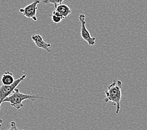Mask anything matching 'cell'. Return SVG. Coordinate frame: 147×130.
Returning a JSON list of instances; mask_svg holds the SVG:
<instances>
[{
	"mask_svg": "<svg viewBox=\"0 0 147 130\" xmlns=\"http://www.w3.org/2000/svg\"><path fill=\"white\" fill-rule=\"evenodd\" d=\"M64 0H43L44 4H53L55 6V8L59 5L62 4Z\"/></svg>",
	"mask_w": 147,
	"mask_h": 130,
	"instance_id": "obj_10",
	"label": "cell"
},
{
	"mask_svg": "<svg viewBox=\"0 0 147 130\" xmlns=\"http://www.w3.org/2000/svg\"><path fill=\"white\" fill-rule=\"evenodd\" d=\"M51 17L52 22L55 23H59L62 22V20L65 19V18L63 16L61 13H59L56 10H54L52 15H50Z\"/></svg>",
	"mask_w": 147,
	"mask_h": 130,
	"instance_id": "obj_9",
	"label": "cell"
},
{
	"mask_svg": "<svg viewBox=\"0 0 147 130\" xmlns=\"http://www.w3.org/2000/svg\"><path fill=\"white\" fill-rule=\"evenodd\" d=\"M26 75H23L19 78L18 79H15V82L10 85H4L0 86V110L1 109V104L3 101L6 98L9 96L11 94L13 91L20 84L26 79Z\"/></svg>",
	"mask_w": 147,
	"mask_h": 130,
	"instance_id": "obj_3",
	"label": "cell"
},
{
	"mask_svg": "<svg viewBox=\"0 0 147 130\" xmlns=\"http://www.w3.org/2000/svg\"><path fill=\"white\" fill-rule=\"evenodd\" d=\"M55 10L57 11L59 13H61L65 18H66V17H68L71 13V9L66 5H59L57 6V8H55Z\"/></svg>",
	"mask_w": 147,
	"mask_h": 130,
	"instance_id": "obj_7",
	"label": "cell"
},
{
	"mask_svg": "<svg viewBox=\"0 0 147 130\" xmlns=\"http://www.w3.org/2000/svg\"><path fill=\"white\" fill-rule=\"evenodd\" d=\"M11 127H10V129H18V128L16 127V123H15V122H14V121H12V122H11Z\"/></svg>",
	"mask_w": 147,
	"mask_h": 130,
	"instance_id": "obj_11",
	"label": "cell"
},
{
	"mask_svg": "<svg viewBox=\"0 0 147 130\" xmlns=\"http://www.w3.org/2000/svg\"><path fill=\"white\" fill-rule=\"evenodd\" d=\"M79 20L81 23V36L84 41L90 46H93L96 43V38L92 37L86 26V16L84 14L79 15Z\"/></svg>",
	"mask_w": 147,
	"mask_h": 130,
	"instance_id": "obj_4",
	"label": "cell"
},
{
	"mask_svg": "<svg viewBox=\"0 0 147 130\" xmlns=\"http://www.w3.org/2000/svg\"><path fill=\"white\" fill-rule=\"evenodd\" d=\"M13 74L9 71H6L3 74L1 77V83L4 85H10L15 82Z\"/></svg>",
	"mask_w": 147,
	"mask_h": 130,
	"instance_id": "obj_8",
	"label": "cell"
},
{
	"mask_svg": "<svg viewBox=\"0 0 147 130\" xmlns=\"http://www.w3.org/2000/svg\"><path fill=\"white\" fill-rule=\"evenodd\" d=\"M43 100V97L39 95H31L21 93L18 88H15L13 93L9 96L3 100V103H9L11 106L16 109L17 110H20L24 106L23 101L25 100H31L35 101L38 100Z\"/></svg>",
	"mask_w": 147,
	"mask_h": 130,
	"instance_id": "obj_2",
	"label": "cell"
},
{
	"mask_svg": "<svg viewBox=\"0 0 147 130\" xmlns=\"http://www.w3.org/2000/svg\"><path fill=\"white\" fill-rule=\"evenodd\" d=\"M3 119H0V126H1V125H2V123H3Z\"/></svg>",
	"mask_w": 147,
	"mask_h": 130,
	"instance_id": "obj_12",
	"label": "cell"
},
{
	"mask_svg": "<svg viewBox=\"0 0 147 130\" xmlns=\"http://www.w3.org/2000/svg\"><path fill=\"white\" fill-rule=\"evenodd\" d=\"M31 40L38 48L47 51L48 53H50V48L51 47V44L45 42L40 34H33L31 36Z\"/></svg>",
	"mask_w": 147,
	"mask_h": 130,
	"instance_id": "obj_6",
	"label": "cell"
},
{
	"mask_svg": "<svg viewBox=\"0 0 147 130\" xmlns=\"http://www.w3.org/2000/svg\"><path fill=\"white\" fill-rule=\"evenodd\" d=\"M41 0H34V1L31 3V4L27 5L23 8L20 9V13L28 18L33 20L34 22H36L38 20L36 18V12L38 9V5L40 4Z\"/></svg>",
	"mask_w": 147,
	"mask_h": 130,
	"instance_id": "obj_5",
	"label": "cell"
},
{
	"mask_svg": "<svg viewBox=\"0 0 147 130\" xmlns=\"http://www.w3.org/2000/svg\"><path fill=\"white\" fill-rule=\"evenodd\" d=\"M121 88L122 82L120 80L114 81V82L108 86V90L105 91V102L108 103L111 102L113 105L116 106V113L118 114L121 108Z\"/></svg>",
	"mask_w": 147,
	"mask_h": 130,
	"instance_id": "obj_1",
	"label": "cell"
}]
</instances>
